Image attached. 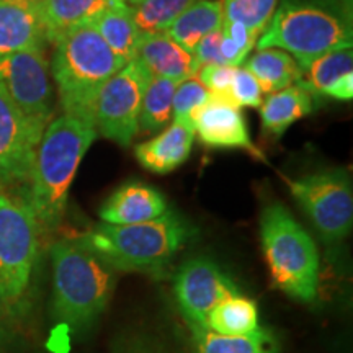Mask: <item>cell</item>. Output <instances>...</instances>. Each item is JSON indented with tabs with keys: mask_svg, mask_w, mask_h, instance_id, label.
Returning a JSON list of instances; mask_svg holds the SVG:
<instances>
[{
	"mask_svg": "<svg viewBox=\"0 0 353 353\" xmlns=\"http://www.w3.org/2000/svg\"><path fill=\"white\" fill-rule=\"evenodd\" d=\"M138 2H141V0H126L128 6H134V3H138Z\"/></svg>",
	"mask_w": 353,
	"mask_h": 353,
	"instance_id": "cell-37",
	"label": "cell"
},
{
	"mask_svg": "<svg viewBox=\"0 0 353 353\" xmlns=\"http://www.w3.org/2000/svg\"><path fill=\"white\" fill-rule=\"evenodd\" d=\"M244 64V68L259 82L262 94H273V92L293 85L299 81L303 72L296 59L278 48L259 50Z\"/></svg>",
	"mask_w": 353,
	"mask_h": 353,
	"instance_id": "cell-23",
	"label": "cell"
},
{
	"mask_svg": "<svg viewBox=\"0 0 353 353\" xmlns=\"http://www.w3.org/2000/svg\"><path fill=\"white\" fill-rule=\"evenodd\" d=\"M211 97L210 90L200 82L196 76L180 82L175 88L174 100H172V118L176 123L192 125L190 118L201 105H205Z\"/></svg>",
	"mask_w": 353,
	"mask_h": 353,
	"instance_id": "cell-29",
	"label": "cell"
},
{
	"mask_svg": "<svg viewBox=\"0 0 353 353\" xmlns=\"http://www.w3.org/2000/svg\"><path fill=\"white\" fill-rule=\"evenodd\" d=\"M352 43L350 7L334 0H281L257 48L286 51L304 69L325 52L352 48Z\"/></svg>",
	"mask_w": 353,
	"mask_h": 353,
	"instance_id": "cell-4",
	"label": "cell"
},
{
	"mask_svg": "<svg viewBox=\"0 0 353 353\" xmlns=\"http://www.w3.org/2000/svg\"><path fill=\"white\" fill-rule=\"evenodd\" d=\"M94 26L103 38V41L107 43V46L120 57L123 63L128 64L134 59L141 32L126 0H118L117 3L107 8Z\"/></svg>",
	"mask_w": 353,
	"mask_h": 353,
	"instance_id": "cell-24",
	"label": "cell"
},
{
	"mask_svg": "<svg viewBox=\"0 0 353 353\" xmlns=\"http://www.w3.org/2000/svg\"><path fill=\"white\" fill-rule=\"evenodd\" d=\"M169 210L165 196L151 185L131 180L123 183L100 206L101 223L139 224L161 218Z\"/></svg>",
	"mask_w": 353,
	"mask_h": 353,
	"instance_id": "cell-14",
	"label": "cell"
},
{
	"mask_svg": "<svg viewBox=\"0 0 353 353\" xmlns=\"http://www.w3.org/2000/svg\"><path fill=\"white\" fill-rule=\"evenodd\" d=\"M180 82L165 77H151L144 88L143 103H141L138 131L139 132H157L172 118V100L175 88Z\"/></svg>",
	"mask_w": 353,
	"mask_h": 353,
	"instance_id": "cell-26",
	"label": "cell"
},
{
	"mask_svg": "<svg viewBox=\"0 0 353 353\" xmlns=\"http://www.w3.org/2000/svg\"><path fill=\"white\" fill-rule=\"evenodd\" d=\"M196 236L195 228L179 211L139 224L99 223L79 236L92 252L114 272H138L165 276L175 255Z\"/></svg>",
	"mask_w": 353,
	"mask_h": 353,
	"instance_id": "cell-2",
	"label": "cell"
},
{
	"mask_svg": "<svg viewBox=\"0 0 353 353\" xmlns=\"http://www.w3.org/2000/svg\"><path fill=\"white\" fill-rule=\"evenodd\" d=\"M316 100L301 83L268 94L260 105L262 130L268 136H281L294 123L314 112Z\"/></svg>",
	"mask_w": 353,
	"mask_h": 353,
	"instance_id": "cell-20",
	"label": "cell"
},
{
	"mask_svg": "<svg viewBox=\"0 0 353 353\" xmlns=\"http://www.w3.org/2000/svg\"><path fill=\"white\" fill-rule=\"evenodd\" d=\"M223 20L224 15L221 0H198L172 21L165 33L183 50L193 54L196 44L206 34L219 30Z\"/></svg>",
	"mask_w": 353,
	"mask_h": 353,
	"instance_id": "cell-21",
	"label": "cell"
},
{
	"mask_svg": "<svg viewBox=\"0 0 353 353\" xmlns=\"http://www.w3.org/2000/svg\"><path fill=\"white\" fill-rule=\"evenodd\" d=\"M231 99L241 108H259L262 105V88L245 68H236L231 85Z\"/></svg>",
	"mask_w": 353,
	"mask_h": 353,
	"instance_id": "cell-30",
	"label": "cell"
},
{
	"mask_svg": "<svg viewBox=\"0 0 353 353\" xmlns=\"http://www.w3.org/2000/svg\"><path fill=\"white\" fill-rule=\"evenodd\" d=\"M196 68L200 69L203 65H226L223 56H221V28L216 32H211L196 44L193 51Z\"/></svg>",
	"mask_w": 353,
	"mask_h": 353,
	"instance_id": "cell-32",
	"label": "cell"
},
{
	"mask_svg": "<svg viewBox=\"0 0 353 353\" xmlns=\"http://www.w3.org/2000/svg\"><path fill=\"white\" fill-rule=\"evenodd\" d=\"M97 134L94 125L64 113L52 118L44 131L25 185L41 236L63 223L69 188Z\"/></svg>",
	"mask_w": 353,
	"mask_h": 353,
	"instance_id": "cell-1",
	"label": "cell"
},
{
	"mask_svg": "<svg viewBox=\"0 0 353 353\" xmlns=\"http://www.w3.org/2000/svg\"><path fill=\"white\" fill-rule=\"evenodd\" d=\"M286 185L329 250L341 245L353 226L350 174L345 169L316 170L286 180Z\"/></svg>",
	"mask_w": 353,
	"mask_h": 353,
	"instance_id": "cell-8",
	"label": "cell"
},
{
	"mask_svg": "<svg viewBox=\"0 0 353 353\" xmlns=\"http://www.w3.org/2000/svg\"><path fill=\"white\" fill-rule=\"evenodd\" d=\"M334 2H337V3H342V6H345V7H350V8H352V3H353V0H334Z\"/></svg>",
	"mask_w": 353,
	"mask_h": 353,
	"instance_id": "cell-36",
	"label": "cell"
},
{
	"mask_svg": "<svg viewBox=\"0 0 353 353\" xmlns=\"http://www.w3.org/2000/svg\"><path fill=\"white\" fill-rule=\"evenodd\" d=\"M260 242L276 288L294 301H314L319 291V250L283 203L272 201L262 210Z\"/></svg>",
	"mask_w": 353,
	"mask_h": 353,
	"instance_id": "cell-6",
	"label": "cell"
},
{
	"mask_svg": "<svg viewBox=\"0 0 353 353\" xmlns=\"http://www.w3.org/2000/svg\"><path fill=\"white\" fill-rule=\"evenodd\" d=\"M224 20L242 23L255 37H260L270 23L280 0H221Z\"/></svg>",
	"mask_w": 353,
	"mask_h": 353,
	"instance_id": "cell-28",
	"label": "cell"
},
{
	"mask_svg": "<svg viewBox=\"0 0 353 353\" xmlns=\"http://www.w3.org/2000/svg\"><path fill=\"white\" fill-rule=\"evenodd\" d=\"M52 319L70 334H83L112 299L117 273L77 237L51 245Z\"/></svg>",
	"mask_w": 353,
	"mask_h": 353,
	"instance_id": "cell-3",
	"label": "cell"
},
{
	"mask_svg": "<svg viewBox=\"0 0 353 353\" xmlns=\"http://www.w3.org/2000/svg\"><path fill=\"white\" fill-rule=\"evenodd\" d=\"M0 85L30 120L46 128L54 117L50 64L44 50H23L0 56Z\"/></svg>",
	"mask_w": 353,
	"mask_h": 353,
	"instance_id": "cell-10",
	"label": "cell"
},
{
	"mask_svg": "<svg viewBox=\"0 0 353 353\" xmlns=\"http://www.w3.org/2000/svg\"><path fill=\"white\" fill-rule=\"evenodd\" d=\"M134 61L151 77H165L175 82L187 81L198 72L192 52L183 50L165 32L141 34Z\"/></svg>",
	"mask_w": 353,
	"mask_h": 353,
	"instance_id": "cell-15",
	"label": "cell"
},
{
	"mask_svg": "<svg viewBox=\"0 0 353 353\" xmlns=\"http://www.w3.org/2000/svg\"><path fill=\"white\" fill-rule=\"evenodd\" d=\"M118 0H41L38 12L46 28L48 41L85 25H94Z\"/></svg>",
	"mask_w": 353,
	"mask_h": 353,
	"instance_id": "cell-19",
	"label": "cell"
},
{
	"mask_svg": "<svg viewBox=\"0 0 353 353\" xmlns=\"http://www.w3.org/2000/svg\"><path fill=\"white\" fill-rule=\"evenodd\" d=\"M149 79L151 76L132 59L101 87L94 113L97 132L121 148L132 143Z\"/></svg>",
	"mask_w": 353,
	"mask_h": 353,
	"instance_id": "cell-9",
	"label": "cell"
},
{
	"mask_svg": "<svg viewBox=\"0 0 353 353\" xmlns=\"http://www.w3.org/2000/svg\"><path fill=\"white\" fill-rule=\"evenodd\" d=\"M46 128L30 120L0 85V190L28 183Z\"/></svg>",
	"mask_w": 353,
	"mask_h": 353,
	"instance_id": "cell-11",
	"label": "cell"
},
{
	"mask_svg": "<svg viewBox=\"0 0 353 353\" xmlns=\"http://www.w3.org/2000/svg\"><path fill=\"white\" fill-rule=\"evenodd\" d=\"M39 237L25 185L0 192V307L10 319H19L28 307Z\"/></svg>",
	"mask_w": 353,
	"mask_h": 353,
	"instance_id": "cell-7",
	"label": "cell"
},
{
	"mask_svg": "<svg viewBox=\"0 0 353 353\" xmlns=\"http://www.w3.org/2000/svg\"><path fill=\"white\" fill-rule=\"evenodd\" d=\"M234 72H236V68H231V65H203L198 69L196 77L208 88L211 95L232 101L231 85Z\"/></svg>",
	"mask_w": 353,
	"mask_h": 353,
	"instance_id": "cell-31",
	"label": "cell"
},
{
	"mask_svg": "<svg viewBox=\"0 0 353 353\" xmlns=\"http://www.w3.org/2000/svg\"><path fill=\"white\" fill-rule=\"evenodd\" d=\"M113 353H165L164 348L145 335H126L118 339L113 345Z\"/></svg>",
	"mask_w": 353,
	"mask_h": 353,
	"instance_id": "cell-33",
	"label": "cell"
},
{
	"mask_svg": "<svg viewBox=\"0 0 353 353\" xmlns=\"http://www.w3.org/2000/svg\"><path fill=\"white\" fill-rule=\"evenodd\" d=\"M48 41L38 7L0 0V56L23 50H44Z\"/></svg>",
	"mask_w": 353,
	"mask_h": 353,
	"instance_id": "cell-17",
	"label": "cell"
},
{
	"mask_svg": "<svg viewBox=\"0 0 353 353\" xmlns=\"http://www.w3.org/2000/svg\"><path fill=\"white\" fill-rule=\"evenodd\" d=\"M298 83L314 97L348 101L353 97V51L339 48L312 61L303 69Z\"/></svg>",
	"mask_w": 353,
	"mask_h": 353,
	"instance_id": "cell-16",
	"label": "cell"
},
{
	"mask_svg": "<svg viewBox=\"0 0 353 353\" xmlns=\"http://www.w3.org/2000/svg\"><path fill=\"white\" fill-rule=\"evenodd\" d=\"M195 134L205 145L213 149H242L262 159V152L250 139L241 107L234 101L211 95L190 118Z\"/></svg>",
	"mask_w": 353,
	"mask_h": 353,
	"instance_id": "cell-13",
	"label": "cell"
},
{
	"mask_svg": "<svg viewBox=\"0 0 353 353\" xmlns=\"http://www.w3.org/2000/svg\"><path fill=\"white\" fill-rule=\"evenodd\" d=\"M123 65L94 25L61 34L54 41L51 72L63 113L94 125L97 97Z\"/></svg>",
	"mask_w": 353,
	"mask_h": 353,
	"instance_id": "cell-5",
	"label": "cell"
},
{
	"mask_svg": "<svg viewBox=\"0 0 353 353\" xmlns=\"http://www.w3.org/2000/svg\"><path fill=\"white\" fill-rule=\"evenodd\" d=\"M12 2H21V3H28V6L38 7V3L41 2V0H12Z\"/></svg>",
	"mask_w": 353,
	"mask_h": 353,
	"instance_id": "cell-35",
	"label": "cell"
},
{
	"mask_svg": "<svg viewBox=\"0 0 353 353\" xmlns=\"http://www.w3.org/2000/svg\"><path fill=\"white\" fill-rule=\"evenodd\" d=\"M198 0H141L130 6L138 30L143 33L165 32L180 13Z\"/></svg>",
	"mask_w": 353,
	"mask_h": 353,
	"instance_id": "cell-27",
	"label": "cell"
},
{
	"mask_svg": "<svg viewBox=\"0 0 353 353\" xmlns=\"http://www.w3.org/2000/svg\"><path fill=\"white\" fill-rule=\"evenodd\" d=\"M203 327L229 337L252 334L260 329L257 303L241 293L231 294L211 309Z\"/></svg>",
	"mask_w": 353,
	"mask_h": 353,
	"instance_id": "cell-25",
	"label": "cell"
},
{
	"mask_svg": "<svg viewBox=\"0 0 353 353\" xmlns=\"http://www.w3.org/2000/svg\"><path fill=\"white\" fill-rule=\"evenodd\" d=\"M8 321H10V317L0 307V353H8V348H10L12 330L10 325H8Z\"/></svg>",
	"mask_w": 353,
	"mask_h": 353,
	"instance_id": "cell-34",
	"label": "cell"
},
{
	"mask_svg": "<svg viewBox=\"0 0 353 353\" xmlns=\"http://www.w3.org/2000/svg\"><path fill=\"white\" fill-rule=\"evenodd\" d=\"M195 141V130L187 123H176L156 138L136 145V159L145 170L157 175L170 174L188 161Z\"/></svg>",
	"mask_w": 353,
	"mask_h": 353,
	"instance_id": "cell-18",
	"label": "cell"
},
{
	"mask_svg": "<svg viewBox=\"0 0 353 353\" xmlns=\"http://www.w3.org/2000/svg\"><path fill=\"white\" fill-rule=\"evenodd\" d=\"M241 293L236 281L208 257H192L174 276V296L187 324L203 325L216 304Z\"/></svg>",
	"mask_w": 353,
	"mask_h": 353,
	"instance_id": "cell-12",
	"label": "cell"
},
{
	"mask_svg": "<svg viewBox=\"0 0 353 353\" xmlns=\"http://www.w3.org/2000/svg\"><path fill=\"white\" fill-rule=\"evenodd\" d=\"M196 353H280L275 334L270 329L260 327L252 334L219 335L203 325L188 324Z\"/></svg>",
	"mask_w": 353,
	"mask_h": 353,
	"instance_id": "cell-22",
	"label": "cell"
}]
</instances>
